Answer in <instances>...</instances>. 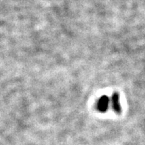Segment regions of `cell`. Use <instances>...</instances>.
Segmentation results:
<instances>
[{"mask_svg":"<svg viewBox=\"0 0 145 145\" xmlns=\"http://www.w3.org/2000/svg\"><path fill=\"white\" fill-rule=\"evenodd\" d=\"M110 99L107 96H103L98 100L97 110L100 112H105L109 106Z\"/></svg>","mask_w":145,"mask_h":145,"instance_id":"cell-1","label":"cell"},{"mask_svg":"<svg viewBox=\"0 0 145 145\" xmlns=\"http://www.w3.org/2000/svg\"><path fill=\"white\" fill-rule=\"evenodd\" d=\"M111 102L114 111L117 113H120L121 112V107L120 103V96L117 93H114L111 98Z\"/></svg>","mask_w":145,"mask_h":145,"instance_id":"cell-2","label":"cell"}]
</instances>
